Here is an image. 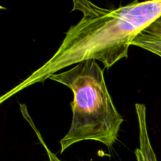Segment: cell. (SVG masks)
<instances>
[{
    "label": "cell",
    "mask_w": 161,
    "mask_h": 161,
    "mask_svg": "<svg viewBox=\"0 0 161 161\" xmlns=\"http://www.w3.org/2000/svg\"><path fill=\"white\" fill-rule=\"evenodd\" d=\"M148 34L161 39V16L144 30Z\"/></svg>",
    "instance_id": "cell-6"
},
{
    "label": "cell",
    "mask_w": 161,
    "mask_h": 161,
    "mask_svg": "<svg viewBox=\"0 0 161 161\" xmlns=\"http://www.w3.org/2000/svg\"><path fill=\"white\" fill-rule=\"evenodd\" d=\"M49 80L64 85L73 94L72 124L60 141V153L83 141H96L113 148L124 119L115 106L98 63L95 60L82 61Z\"/></svg>",
    "instance_id": "cell-2"
},
{
    "label": "cell",
    "mask_w": 161,
    "mask_h": 161,
    "mask_svg": "<svg viewBox=\"0 0 161 161\" xmlns=\"http://www.w3.org/2000/svg\"><path fill=\"white\" fill-rule=\"evenodd\" d=\"M135 108L138 124V147L135 150L136 160L137 161H158L149 138L146 105L136 103Z\"/></svg>",
    "instance_id": "cell-3"
},
{
    "label": "cell",
    "mask_w": 161,
    "mask_h": 161,
    "mask_svg": "<svg viewBox=\"0 0 161 161\" xmlns=\"http://www.w3.org/2000/svg\"><path fill=\"white\" fill-rule=\"evenodd\" d=\"M20 113H21L23 117L25 118V119H26L27 122L28 123V124L30 125V127H31V129L33 130V131H34L35 134H36V137H37L39 142H40V144L42 145V146L43 147V149H45L46 153H47V157H48L49 161H62L58 158V156H57L56 154L53 153L50 150V148H49L48 146H47V145L46 144V142H45V141H44L43 138H42V135H41V133L39 132V130L37 129V127H36V124H35V123L33 122L32 119H31V117L30 116L29 113H28L26 105H25V104H20Z\"/></svg>",
    "instance_id": "cell-5"
},
{
    "label": "cell",
    "mask_w": 161,
    "mask_h": 161,
    "mask_svg": "<svg viewBox=\"0 0 161 161\" xmlns=\"http://www.w3.org/2000/svg\"><path fill=\"white\" fill-rule=\"evenodd\" d=\"M72 3V11L81 12L82 18L66 31L54 54L1 96L0 104L82 61L95 60L105 69H110L127 58L134 39L161 16V0L135 1L116 9L102 7L87 0H73Z\"/></svg>",
    "instance_id": "cell-1"
},
{
    "label": "cell",
    "mask_w": 161,
    "mask_h": 161,
    "mask_svg": "<svg viewBox=\"0 0 161 161\" xmlns=\"http://www.w3.org/2000/svg\"><path fill=\"white\" fill-rule=\"evenodd\" d=\"M132 46L151 52L161 58V39L142 31L132 42Z\"/></svg>",
    "instance_id": "cell-4"
}]
</instances>
